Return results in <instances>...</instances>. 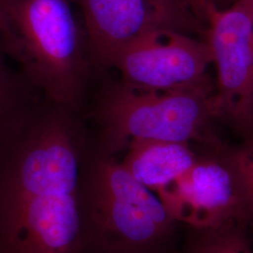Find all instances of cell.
<instances>
[{
    "instance_id": "cell-1",
    "label": "cell",
    "mask_w": 253,
    "mask_h": 253,
    "mask_svg": "<svg viewBox=\"0 0 253 253\" xmlns=\"http://www.w3.org/2000/svg\"><path fill=\"white\" fill-rule=\"evenodd\" d=\"M84 147L60 117L0 122V253H84Z\"/></svg>"
},
{
    "instance_id": "cell-2",
    "label": "cell",
    "mask_w": 253,
    "mask_h": 253,
    "mask_svg": "<svg viewBox=\"0 0 253 253\" xmlns=\"http://www.w3.org/2000/svg\"><path fill=\"white\" fill-rule=\"evenodd\" d=\"M80 210L85 252L172 253L176 222L163 202L112 155H84Z\"/></svg>"
},
{
    "instance_id": "cell-3",
    "label": "cell",
    "mask_w": 253,
    "mask_h": 253,
    "mask_svg": "<svg viewBox=\"0 0 253 253\" xmlns=\"http://www.w3.org/2000/svg\"><path fill=\"white\" fill-rule=\"evenodd\" d=\"M73 0H0V50L57 104L73 105L88 72Z\"/></svg>"
},
{
    "instance_id": "cell-4",
    "label": "cell",
    "mask_w": 253,
    "mask_h": 253,
    "mask_svg": "<svg viewBox=\"0 0 253 253\" xmlns=\"http://www.w3.org/2000/svg\"><path fill=\"white\" fill-rule=\"evenodd\" d=\"M214 87L147 90L120 83L109 91L100 110V149L113 154L135 141L198 142L210 149L222 145L209 130L214 118Z\"/></svg>"
},
{
    "instance_id": "cell-5",
    "label": "cell",
    "mask_w": 253,
    "mask_h": 253,
    "mask_svg": "<svg viewBox=\"0 0 253 253\" xmlns=\"http://www.w3.org/2000/svg\"><path fill=\"white\" fill-rule=\"evenodd\" d=\"M217 70L211 97L215 119L243 139L253 137V0L212 7L204 38Z\"/></svg>"
},
{
    "instance_id": "cell-6",
    "label": "cell",
    "mask_w": 253,
    "mask_h": 253,
    "mask_svg": "<svg viewBox=\"0 0 253 253\" xmlns=\"http://www.w3.org/2000/svg\"><path fill=\"white\" fill-rule=\"evenodd\" d=\"M73 1L80 9L91 54L105 67H111L127 44L154 30L206 35L207 26L188 0Z\"/></svg>"
},
{
    "instance_id": "cell-7",
    "label": "cell",
    "mask_w": 253,
    "mask_h": 253,
    "mask_svg": "<svg viewBox=\"0 0 253 253\" xmlns=\"http://www.w3.org/2000/svg\"><path fill=\"white\" fill-rule=\"evenodd\" d=\"M212 54L205 39L172 29H158L123 48L112 66L122 83L147 90L214 87L208 76Z\"/></svg>"
},
{
    "instance_id": "cell-8",
    "label": "cell",
    "mask_w": 253,
    "mask_h": 253,
    "mask_svg": "<svg viewBox=\"0 0 253 253\" xmlns=\"http://www.w3.org/2000/svg\"><path fill=\"white\" fill-rule=\"evenodd\" d=\"M219 147L199 156L188 172L157 192L176 222L194 229L217 228L235 220L252 223Z\"/></svg>"
},
{
    "instance_id": "cell-9",
    "label": "cell",
    "mask_w": 253,
    "mask_h": 253,
    "mask_svg": "<svg viewBox=\"0 0 253 253\" xmlns=\"http://www.w3.org/2000/svg\"><path fill=\"white\" fill-rule=\"evenodd\" d=\"M126 150L121 164L156 193L188 172L199 158L190 144L177 142L135 141Z\"/></svg>"
},
{
    "instance_id": "cell-10",
    "label": "cell",
    "mask_w": 253,
    "mask_h": 253,
    "mask_svg": "<svg viewBox=\"0 0 253 253\" xmlns=\"http://www.w3.org/2000/svg\"><path fill=\"white\" fill-rule=\"evenodd\" d=\"M244 221L235 220L212 229L190 228L180 253H253Z\"/></svg>"
},
{
    "instance_id": "cell-11",
    "label": "cell",
    "mask_w": 253,
    "mask_h": 253,
    "mask_svg": "<svg viewBox=\"0 0 253 253\" xmlns=\"http://www.w3.org/2000/svg\"><path fill=\"white\" fill-rule=\"evenodd\" d=\"M219 153L235 175L246 213L253 222V137L243 139L237 145H222Z\"/></svg>"
},
{
    "instance_id": "cell-12",
    "label": "cell",
    "mask_w": 253,
    "mask_h": 253,
    "mask_svg": "<svg viewBox=\"0 0 253 253\" xmlns=\"http://www.w3.org/2000/svg\"><path fill=\"white\" fill-rule=\"evenodd\" d=\"M0 50V122L22 105L18 82L4 62Z\"/></svg>"
},
{
    "instance_id": "cell-13",
    "label": "cell",
    "mask_w": 253,
    "mask_h": 253,
    "mask_svg": "<svg viewBox=\"0 0 253 253\" xmlns=\"http://www.w3.org/2000/svg\"><path fill=\"white\" fill-rule=\"evenodd\" d=\"M200 20L207 25V14L212 7H218L220 0H188Z\"/></svg>"
},
{
    "instance_id": "cell-14",
    "label": "cell",
    "mask_w": 253,
    "mask_h": 253,
    "mask_svg": "<svg viewBox=\"0 0 253 253\" xmlns=\"http://www.w3.org/2000/svg\"><path fill=\"white\" fill-rule=\"evenodd\" d=\"M236 1H238V0H220V1H219V4H220V3H225V4L232 5L233 3H235ZM219 4H218V7H219Z\"/></svg>"
},
{
    "instance_id": "cell-15",
    "label": "cell",
    "mask_w": 253,
    "mask_h": 253,
    "mask_svg": "<svg viewBox=\"0 0 253 253\" xmlns=\"http://www.w3.org/2000/svg\"><path fill=\"white\" fill-rule=\"evenodd\" d=\"M84 253H90V252H85Z\"/></svg>"
}]
</instances>
